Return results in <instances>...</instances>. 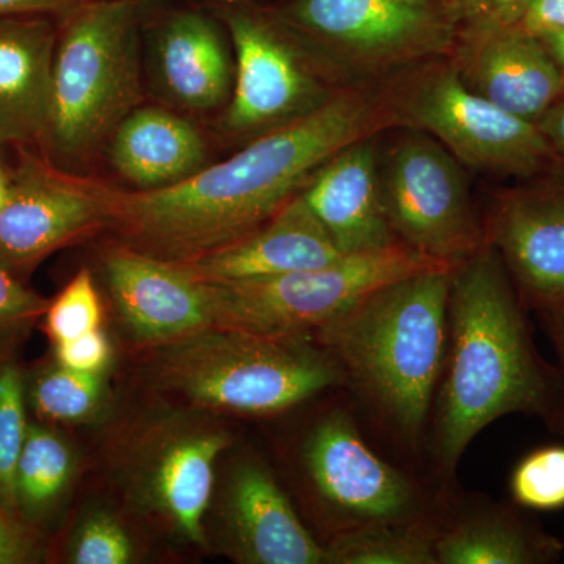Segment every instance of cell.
<instances>
[{
  "label": "cell",
  "instance_id": "cell-1",
  "mask_svg": "<svg viewBox=\"0 0 564 564\" xmlns=\"http://www.w3.org/2000/svg\"><path fill=\"white\" fill-rule=\"evenodd\" d=\"M389 129L400 124L380 85H345L306 117L185 181L154 191L106 187L107 226L151 258H198L258 229L345 147Z\"/></svg>",
  "mask_w": 564,
  "mask_h": 564
},
{
  "label": "cell",
  "instance_id": "cell-2",
  "mask_svg": "<svg viewBox=\"0 0 564 564\" xmlns=\"http://www.w3.org/2000/svg\"><path fill=\"white\" fill-rule=\"evenodd\" d=\"M530 311L499 252L485 243L452 272L447 348L430 414L425 475L440 491L486 426L510 414L545 421L558 393V370L533 339Z\"/></svg>",
  "mask_w": 564,
  "mask_h": 564
},
{
  "label": "cell",
  "instance_id": "cell-3",
  "mask_svg": "<svg viewBox=\"0 0 564 564\" xmlns=\"http://www.w3.org/2000/svg\"><path fill=\"white\" fill-rule=\"evenodd\" d=\"M454 269L429 270L381 285L313 336L339 370L340 389L350 397L375 447L422 475L447 348Z\"/></svg>",
  "mask_w": 564,
  "mask_h": 564
},
{
  "label": "cell",
  "instance_id": "cell-4",
  "mask_svg": "<svg viewBox=\"0 0 564 564\" xmlns=\"http://www.w3.org/2000/svg\"><path fill=\"white\" fill-rule=\"evenodd\" d=\"M150 373L159 391L245 417L285 414L343 386L313 337L278 339L215 325L152 348Z\"/></svg>",
  "mask_w": 564,
  "mask_h": 564
},
{
  "label": "cell",
  "instance_id": "cell-5",
  "mask_svg": "<svg viewBox=\"0 0 564 564\" xmlns=\"http://www.w3.org/2000/svg\"><path fill=\"white\" fill-rule=\"evenodd\" d=\"M150 9L126 0H85L58 18L40 150L47 161L84 162L139 107L141 29Z\"/></svg>",
  "mask_w": 564,
  "mask_h": 564
},
{
  "label": "cell",
  "instance_id": "cell-6",
  "mask_svg": "<svg viewBox=\"0 0 564 564\" xmlns=\"http://www.w3.org/2000/svg\"><path fill=\"white\" fill-rule=\"evenodd\" d=\"M296 469L325 534L322 543L364 527L437 518L454 491H440L425 475L381 454L343 389L307 426Z\"/></svg>",
  "mask_w": 564,
  "mask_h": 564
},
{
  "label": "cell",
  "instance_id": "cell-7",
  "mask_svg": "<svg viewBox=\"0 0 564 564\" xmlns=\"http://www.w3.org/2000/svg\"><path fill=\"white\" fill-rule=\"evenodd\" d=\"M272 10L340 84L447 57L458 35L437 0H284Z\"/></svg>",
  "mask_w": 564,
  "mask_h": 564
},
{
  "label": "cell",
  "instance_id": "cell-8",
  "mask_svg": "<svg viewBox=\"0 0 564 564\" xmlns=\"http://www.w3.org/2000/svg\"><path fill=\"white\" fill-rule=\"evenodd\" d=\"M437 269L454 265L399 243L381 251L347 254L321 269L254 280L199 282L212 325L296 339L313 337L323 325L375 289Z\"/></svg>",
  "mask_w": 564,
  "mask_h": 564
},
{
  "label": "cell",
  "instance_id": "cell-9",
  "mask_svg": "<svg viewBox=\"0 0 564 564\" xmlns=\"http://www.w3.org/2000/svg\"><path fill=\"white\" fill-rule=\"evenodd\" d=\"M380 87L400 129L429 133L475 172L525 180L556 159L536 124L470 91L448 57L397 70Z\"/></svg>",
  "mask_w": 564,
  "mask_h": 564
},
{
  "label": "cell",
  "instance_id": "cell-10",
  "mask_svg": "<svg viewBox=\"0 0 564 564\" xmlns=\"http://www.w3.org/2000/svg\"><path fill=\"white\" fill-rule=\"evenodd\" d=\"M210 10L236 52V79L221 115L226 135L252 140L291 124L344 87L272 9L225 0Z\"/></svg>",
  "mask_w": 564,
  "mask_h": 564
},
{
  "label": "cell",
  "instance_id": "cell-11",
  "mask_svg": "<svg viewBox=\"0 0 564 564\" xmlns=\"http://www.w3.org/2000/svg\"><path fill=\"white\" fill-rule=\"evenodd\" d=\"M386 220L399 242L458 265L486 243L463 163L429 133L404 129L378 159Z\"/></svg>",
  "mask_w": 564,
  "mask_h": 564
},
{
  "label": "cell",
  "instance_id": "cell-12",
  "mask_svg": "<svg viewBox=\"0 0 564 564\" xmlns=\"http://www.w3.org/2000/svg\"><path fill=\"white\" fill-rule=\"evenodd\" d=\"M17 150L0 206V265L25 282L55 251L107 226L106 187L74 177L39 150Z\"/></svg>",
  "mask_w": 564,
  "mask_h": 564
},
{
  "label": "cell",
  "instance_id": "cell-13",
  "mask_svg": "<svg viewBox=\"0 0 564 564\" xmlns=\"http://www.w3.org/2000/svg\"><path fill=\"white\" fill-rule=\"evenodd\" d=\"M229 444L231 436L209 423L170 419L152 426L126 463L133 500L185 540L203 545L215 464Z\"/></svg>",
  "mask_w": 564,
  "mask_h": 564
},
{
  "label": "cell",
  "instance_id": "cell-14",
  "mask_svg": "<svg viewBox=\"0 0 564 564\" xmlns=\"http://www.w3.org/2000/svg\"><path fill=\"white\" fill-rule=\"evenodd\" d=\"M484 215L485 240L499 252L527 310L564 303V161L497 193Z\"/></svg>",
  "mask_w": 564,
  "mask_h": 564
},
{
  "label": "cell",
  "instance_id": "cell-15",
  "mask_svg": "<svg viewBox=\"0 0 564 564\" xmlns=\"http://www.w3.org/2000/svg\"><path fill=\"white\" fill-rule=\"evenodd\" d=\"M447 57L470 91L533 124L564 93L563 70L543 41L513 24L458 29Z\"/></svg>",
  "mask_w": 564,
  "mask_h": 564
},
{
  "label": "cell",
  "instance_id": "cell-16",
  "mask_svg": "<svg viewBox=\"0 0 564 564\" xmlns=\"http://www.w3.org/2000/svg\"><path fill=\"white\" fill-rule=\"evenodd\" d=\"M104 281L122 329L147 347H159L210 326L203 284L173 263L128 245L101 256Z\"/></svg>",
  "mask_w": 564,
  "mask_h": 564
},
{
  "label": "cell",
  "instance_id": "cell-17",
  "mask_svg": "<svg viewBox=\"0 0 564 564\" xmlns=\"http://www.w3.org/2000/svg\"><path fill=\"white\" fill-rule=\"evenodd\" d=\"M226 551L247 564H326L325 545L259 459L232 467L223 499Z\"/></svg>",
  "mask_w": 564,
  "mask_h": 564
},
{
  "label": "cell",
  "instance_id": "cell-18",
  "mask_svg": "<svg viewBox=\"0 0 564 564\" xmlns=\"http://www.w3.org/2000/svg\"><path fill=\"white\" fill-rule=\"evenodd\" d=\"M434 554L437 564H554L564 543L532 511L456 486L441 516Z\"/></svg>",
  "mask_w": 564,
  "mask_h": 564
},
{
  "label": "cell",
  "instance_id": "cell-19",
  "mask_svg": "<svg viewBox=\"0 0 564 564\" xmlns=\"http://www.w3.org/2000/svg\"><path fill=\"white\" fill-rule=\"evenodd\" d=\"M225 25L212 10L159 11L151 22L152 70L163 96L188 111L220 109L234 77Z\"/></svg>",
  "mask_w": 564,
  "mask_h": 564
},
{
  "label": "cell",
  "instance_id": "cell-20",
  "mask_svg": "<svg viewBox=\"0 0 564 564\" xmlns=\"http://www.w3.org/2000/svg\"><path fill=\"white\" fill-rule=\"evenodd\" d=\"M344 256L300 192L242 239L198 258L170 263L192 280L225 282L321 269Z\"/></svg>",
  "mask_w": 564,
  "mask_h": 564
},
{
  "label": "cell",
  "instance_id": "cell-21",
  "mask_svg": "<svg viewBox=\"0 0 564 564\" xmlns=\"http://www.w3.org/2000/svg\"><path fill=\"white\" fill-rule=\"evenodd\" d=\"M377 141L378 135L345 147L323 163L302 191L304 202L343 254L402 243L381 204Z\"/></svg>",
  "mask_w": 564,
  "mask_h": 564
},
{
  "label": "cell",
  "instance_id": "cell-22",
  "mask_svg": "<svg viewBox=\"0 0 564 564\" xmlns=\"http://www.w3.org/2000/svg\"><path fill=\"white\" fill-rule=\"evenodd\" d=\"M58 18H0V140L41 150L50 118Z\"/></svg>",
  "mask_w": 564,
  "mask_h": 564
},
{
  "label": "cell",
  "instance_id": "cell-23",
  "mask_svg": "<svg viewBox=\"0 0 564 564\" xmlns=\"http://www.w3.org/2000/svg\"><path fill=\"white\" fill-rule=\"evenodd\" d=\"M111 169L139 191L169 187L206 166L207 144L187 118L161 107H137L111 133Z\"/></svg>",
  "mask_w": 564,
  "mask_h": 564
},
{
  "label": "cell",
  "instance_id": "cell-24",
  "mask_svg": "<svg viewBox=\"0 0 564 564\" xmlns=\"http://www.w3.org/2000/svg\"><path fill=\"white\" fill-rule=\"evenodd\" d=\"M74 470L76 456L61 434L44 423H29L14 480L22 521L32 527L46 521L68 491Z\"/></svg>",
  "mask_w": 564,
  "mask_h": 564
},
{
  "label": "cell",
  "instance_id": "cell-25",
  "mask_svg": "<svg viewBox=\"0 0 564 564\" xmlns=\"http://www.w3.org/2000/svg\"><path fill=\"white\" fill-rule=\"evenodd\" d=\"M441 516L337 534L323 543L326 564H437L434 543Z\"/></svg>",
  "mask_w": 564,
  "mask_h": 564
},
{
  "label": "cell",
  "instance_id": "cell-26",
  "mask_svg": "<svg viewBox=\"0 0 564 564\" xmlns=\"http://www.w3.org/2000/svg\"><path fill=\"white\" fill-rule=\"evenodd\" d=\"M28 395L32 410L43 423L84 422L101 406L102 375L77 372L55 361L35 375Z\"/></svg>",
  "mask_w": 564,
  "mask_h": 564
},
{
  "label": "cell",
  "instance_id": "cell-27",
  "mask_svg": "<svg viewBox=\"0 0 564 564\" xmlns=\"http://www.w3.org/2000/svg\"><path fill=\"white\" fill-rule=\"evenodd\" d=\"M29 423L20 366L13 356H0V507L18 518L14 480Z\"/></svg>",
  "mask_w": 564,
  "mask_h": 564
},
{
  "label": "cell",
  "instance_id": "cell-28",
  "mask_svg": "<svg viewBox=\"0 0 564 564\" xmlns=\"http://www.w3.org/2000/svg\"><path fill=\"white\" fill-rule=\"evenodd\" d=\"M511 502L532 513L564 510V444L533 448L508 478Z\"/></svg>",
  "mask_w": 564,
  "mask_h": 564
},
{
  "label": "cell",
  "instance_id": "cell-29",
  "mask_svg": "<svg viewBox=\"0 0 564 564\" xmlns=\"http://www.w3.org/2000/svg\"><path fill=\"white\" fill-rule=\"evenodd\" d=\"M102 306L90 270L82 269L44 314V328L52 343H65L101 328Z\"/></svg>",
  "mask_w": 564,
  "mask_h": 564
},
{
  "label": "cell",
  "instance_id": "cell-30",
  "mask_svg": "<svg viewBox=\"0 0 564 564\" xmlns=\"http://www.w3.org/2000/svg\"><path fill=\"white\" fill-rule=\"evenodd\" d=\"M132 554L124 527L104 511L82 521L69 544V562L76 564H126Z\"/></svg>",
  "mask_w": 564,
  "mask_h": 564
},
{
  "label": "cell",
  "instance_id": "cell-31",
  "mask_svg": "<svg viewBox=\"0 0 564 564\" xmlns=\"http://www.w3.org/2000/svg\"><path fill=\"white\" fill-rule=\"evenodd\" d=\"M50 303L0 265V356L13 352L25 334L44 318Z\"/></svg>",
  "mask_w": 564,
  "mask_h": 564
},
{
  "label": "cell",
  "instance_id": "cell-32",
  "mask_svg": "<svg viewBox=\"0 0 564 564\" xmlns=\"http://www.w3.org/2000/svg\"><path fill=\"white\" fill-rule=\"evenodd\" d=\"M113 356V348L101 328L93 329L76 339L55 344V361L68 369L85 373H102Z\"/></svg>",
  "mask_w": 564,
  "mask_h": 564
},
{
  "label": "cell",
  "instance_id": "cell-33",
  "mask_svg": "<svg viewBox=\"0 0 564 564\" xmlns=\"http://www.w3.org/2000/svg\"><path fill=\"white\" fill-rule=\"evenodd\" d=\"M456 28L513 24L525 0H437Z\"/></svg>",
  "mask_w": 564,
  "mask_h": 564
},
{
  "label": "cell",
  "instance_id": "cell-34",
  "mask_svg": "<svg viewBox=\"0 0 564 564\" xmlns=\"http://www.w3.org/2000/svg\"><path fill=\"white\" fill-rule=\"evenodd\" d=\"M43 543L35 527L0 507V564L39 563Z\"/></svg>",
  "mask_w": 564,
  "mask_h": 564
},
{
  "label": "cell",
  "instance_id": "cell-35",
  "mask_svg": "<svg viewBox=\"0 0 564 564\" xmlns=\"http://www.w3.org/2000/svg\"><path fill=\"white\" fill-rule=\"evenodd\" d=\"M545 336L555 352L556 370H558V393L551 414L544 423L552 433L564 436V303L538 311Z\"/></svg>",
  "mask_w": 564,
  "mask_h": 564
},
{
  "label": "cell",
  "instance_id": "cell-36",
  "mask_svg": "<svg viewBox=\"0 0 564 564\" xmlns=\"http://www.w3.org/2000/svg\"><path fill=\"white\" fill-rule=\"evenodd\" d=\"M513 25L540 40L562 33L564 0H525Z\"/></svg>",
  "mask_w": 564,
  "mask_h": 564
},
{
  "label": "cell",
  "instance_id": "cell-37",
  "mask_svg": "<svg viewBox=\"0 0 564 564\" xmlns=\"http://www.w3.org/2000/svg\"><path fill=\"white\" fill-rule=\"evenodd\" d=\"M85 0H0V18L46 14L62 18L76 10Z\"/></svg>",
  "mask_w": 564,
  "mask_h": 564
},
{
  "label": "cell",
  "instance_id": "cell-38",
  "mask_svg": "<svg viewBox=\"0 0 564 564\" xmlns=\"http://www.w3.org/2000/svg\"><path fill=\"white\" fill-rule=\"evenodd\" d=\"M538 129L543 133L556 158L564 161V93L556 99L543 117L536 122Z\"/></svg>",
  "mask_w": 564,
  "mask_h": 564
},
{
  "label": "cell",
  "instance_id": "cell-39",
  "mask_svg": "<svg viewBox=\"0 0 564 564\" xmlns=\"http://www.w3.org/2000/svg\"><path fill=\"white\" fill-rule=\"evenodd\" d=\"M541 41H543L544 46L547 47L549 54L552 55V58H554L556 65L560 66V69H562L564 74V32L545 36V39Z\"/></svg>",
  "mask_w": 564,
  "mask_h": 564
},
{
  "label": "cell",
  "instance_id": "cell-40",
  "mask_svg": "<svg viewBox=\"0 0 564 564\" xmlns=\"http://www.w3.org/2000/svg\"><path fill=\"white\" fill-rule=\"evenodd\" d=\"M7 193H9V170L0 161V206L6 202Z\"/></svg>",
  "mask_w": 564,
  "mask_h": 564
},
{
  "label": "cell",
  "instance_id": "cell-41",
  "mask_svg": "<svg viewBox=\"0 0 564 564\" xmlns=\"http://www.w3.org/2000/svg\"><path fill=\"white\" fill-rule=\"evenodd\" d=\"M126 2L141 3V6L152 7L159 2V0H126Z\"/></svg>",
  "mask_w": 564,
  "mask_h": 564
},
{
  "label": "cell",
  "instance_id": "cell-42",
  "mask_svg": "<svg viewBox=\"0 0 564 564\" xmlns=\"http://www.w3.org/2000/svg\"><path fill=\"white\" fill-rule=\"evenodd\" d=\"M3 148H6V144H3V141L0 140V161H2V152H3Z\"/></svg>",
  "mask_w": 564,
  "mask_h": 564
}]
</instances>
